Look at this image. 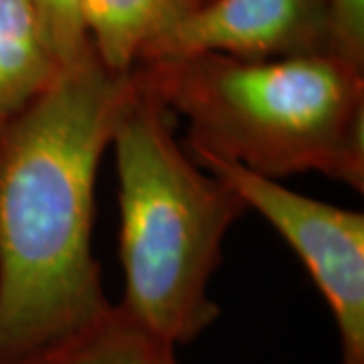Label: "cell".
Returning a JSON list of instances; mask_svg holds the SVG:
<instances>
[{
	"mask_svg": "<svg viewBox=\"0 0 364 364\" xmlns=\"http://www.w3.org/2000/svg\"><path fill=\"white\" fill-rule=\"evenodd\" d=\"M130 87L91 55L0 122V364L112 304L91 247L95 181Z\"/></svg>",
	"mask_w": 364,
	"mask_h": 364,
	"instance_id": "cell-1",
	"label": "cell"
},
{
	"mask_svg": "<svg viewBox=\"0 0 364 364\" xmlns=\"http://www.w3.org/2000/svg\"><path fill=\"white\" fill-rule=\"evenodd\" d=\"M132 71L186 119L193 158L227 160L275 181L320 172L364 191V71L338 55L255 61L200 53Z\"/></svg>",
	"mask_w": 364,
	"mask_h": 364,
	"instance_id": "cell-2",
	"label": "cell"
},
{
	"mask_svg": "<svg viewBox=\"0 0 364 364\" xmlns=\"http://www.w3.org/2000/svg\"><path fill=\"white\" fill-rule=\"evenodd\" d=\"M132 75L112 144L119 195L124 298L136 322L178 348L219 320L208 287L223 241L247 213L241 196L195 164L174 136V114Z\"/></svg>",
	"mask_w": 364,
	"mask_h": 364,
	"instance_id": "cell-3",
	"label": "cell"
},
{
	"mask_svg": "<svg viewBox=\"0 0 364 364\" xmlns=\"http://www.w3.org/2000/svg\"><path fill=\"white\" fill-rule=\"evenodd\" d=\"M257 210L296 251L326 299L340 344L338 364H364V215L282 186L219 158H195Z\"/></svg>",
	"mask_w": 364,
	"mask_h": 364,
	"instance_id": "cell-4",
	"label": "cell"
},
{
	"mask_svg": "<svg viewBox=\"0 0 364 364\" xmlns=\"http://www.w3.org/2000/svg\"><path fill=\"white\" fill-rule=\"evenodd\" d=\"M200 53L255 61L332 53L330 0H203L140 63Z\"/></svg>",
	"mask_w": 364,
	"mask_h": 364,
	"instance_id": "cell-5",
	"label": "cell"
},
{
	"mask_svg": "<svg viewBox=\"0 0 364 364\" xmlns=\"http://www.w3.org/2000/svg\"><path fill=\"white\" fill-rule=\"evenodd\" d=\"M4 364H178L176 348L109 304L90 322Z\"/></svg>",
	"mask_w": 364,
	"mask_h": 364,
	"instance_id": "cell-6",
	"label": "cell"
},
{
	"mask_svg": "<svg viewBox=\"0 0 364 364\" xmlns=\"http://www.w3.org/2000/svg\"><path fill=\"white\" fill-rule=\"evenodd\" d=\"M203 0H83L91 51L114 73H128L148 49Z\"/></svg>",
	"mask_w": 364,
	"mask_h": 364,
	"instance_id": "cell-7",
	"label": "cell"
},
{
	"mask_svg": "<svg viewBox=\"0 0 364 364\" xmlns=\"http://www.w3.org/2000/svg\"><path fill=\"white\" fill-rule=\"evenodd\" d=\"M61 71L35 0H0V122L31 104Z\"/></svg>",
	"mask_w": 364,
	"mask_h": 364,
	"instance_id": "cell-8",
	"label": "cell"
},
{
	"mask_svg": "<svg viewBox=\"0 0 364 364\" xmlns=\"http://www.w3.org/2000/svg\"><path fill=\"white\" fill-rule=\"evenodd\" d=\"M35 4L63 69L93 55L83 23V0H35Z\"/></svg>",
	"mask_w": 364,
	"mask_h": 364,
	"instance_id": "cell-9",
	"label": "cell"
},
{
	"mask_svg": "<svg viewBox=\"0 0 364 364\" xmlns=\"http://www.w3.org/2000/svg\"><path fill=\"white\" fill-rule=\"evenodd\" d=\"M332 53L364 71V0H330Z\"/></svg>",
	"mask_w": 364,
	"mask_h": 364,
	"instance_id": "cell-10",
	"label": "cell"
}]
</instances>
